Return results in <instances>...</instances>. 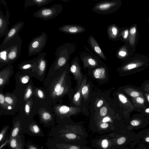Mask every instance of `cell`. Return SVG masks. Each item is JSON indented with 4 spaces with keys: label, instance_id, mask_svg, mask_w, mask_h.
<instances>
[{
    "label": "cell",
    "instance_id": "obj_1",
    "mask_svg": "<svg viewBox=\"0 0 149 149\" xmlns=\"http://www.w3.org/2000/svg\"><path fill=\"white\" fill-rule=\"evenodd\" d=\"M48 136L61 143L83 145L87 143L88 134L82 125L71 122L60 124L52 128Z\"/></svg>",
    "mask_w": 149,
    "mask_h": 149
},
{
    "label": "cell",
    "instance_id": "obj_2",
    "mask_svg": "<svg viewBox=\"0 0 149 149\" xmlns=\"http://www.w3.org/2000/svg\"><path fill=\"white\" fill-rule=\"evenodd\" d=\"M113 132L94 139L91 142L92 147L96 149H116Z\"/></svg>",
    "mask_w": 149,
    "mask_h": 149
},
{
    "label": "cell",
    "instance_id": "obj_3",
    "mask_svg": "<svg viewBox=\"0 0 149 149\" xmlns=\"http://www.w3.org/2000/svg\"><path fill=\"white\" fill-rule=\"evenodd\" d=\"M75 49L74 46L68 43L58 47L55 53L56 57V64L58 67H61L64 65L69 59L70 55L75 52Z\"/></svg>",
    "mask_w": 149,
    "mask_h": 149
},
{
    "label": "cell",
    "instance_id": "obj_4",
    "mask_svg": "<svg viewBox=\"0 0 149 149\" xmlns=\"http://www.w3.org/2000/svg\"><path fill=\"white\" fill-rule=\"evenodd\" d=\"M63 9L62 5L55 4L50 7H42L39 9L33 15L35 17L45 20L51 19L58 15Z\"/></svg>",
    "mask_w": 149,
    "mask_h": 149
},
{
    "label": "cell",
    "instance_id": "obj_5",
    "mask_svg": "<svg viewBox=\"0 0 149 149\" xmlns=\"http://www.w3.org/2000/svg\"><path fill=\"white\" fill-rule=\"evenodd\" d=\"M47 33L43 32L41 35L34 37L28 45L29 56L40 54L47 43Z\"/></svg>",
    "mask_w": 149,
    "mask_h": 149
},
{
    "label": "cell",
    "instance_id": "obj_6",
    "mask_svg": "<svg viewBox=\"0 0 149 149\" xmlns=\"http://www.w3.org/2000/svg\"><path fill=\"white\" fill-rule=\"evenodd\" d=\"M22 40L20 37L15 39L2 49L7 58V62L16 60L19 56L21 50Z\"/></svg>",
    "mask_w": 149,
    "mask_h": 149
},
{
    "label": "cell",
    "instance_id": "obj_7",
    "mask_svg": "<svg viewBox=\"0 0 149 149\" xmlns=\"http://www.w3.org/2000/svg\"><path fill=\"white\" fill-rule=\"evenodd\" d=\"M118 5L116 1H102L95 4L92 11L99 14H108L115 12Z\"/></svg>",
    "mask_w": 149,
    "mask_h": 149
},
{
    "label": "cell",
    "instance_id": "obj_8",
    "mask_svg": "<svg viewBox=\"0 0 149 149\" xmlns=\"http://www.w3.org/2000/svg\"><path fill=\"white\" fill-rule=\"evenodd\" d=\"M24 23L19 22L13 25L9 31L0 46V50L2 49L14 40L20 37L19 33L23 27Z\"/></svg>",
    "mask_w": 149,
    "mask_h": 149
},
{
    "label": "cell",
    "instance_id": "obj_9",
    "mask_svg": "<svg viewBox=\"0 0 149 149\" xmlns=\"http://www.w3.org/2000/svg\"><path fill=\"white\" fill-rule=\"evenodd\" d=\"M46 145L49 149H93L85 145H78L61 143L49 137Z\"/></svg>",
    "mask_w": 149,
    "mask_h": 149
},
{
    "label": "cell",
    "instance_id": "obj_10",
    "mask_svg": "<svg viewBox=\"0 0 149 149\" xmlns=\"http://www.w3.org/2000/svg\"><path fill=\"white\" fill-rule=\"evenodd\" d=\"M5 4L6 9V14L3 15V11L0 10V38H1L6 35L8 32L9 29L8 27L10 24L9 19L10 16L9 11Z\"/></svg>",
    "mask_w": 149,
    "mask_h": 149
},
{
    "label": "cell",
    "instance_id": "obj_11",
    "mask_svg": "<svg viewBox=\"0 0 149 149\" xmlns=\"http://www.w3.org/2000/svg\"><path fill=\"white\" fill-rule=\"evenodd\" d=\"M70 70L77 81V87L78 88L81 84L82 80L79 59L77 57H75L72 60Z\"/></svg>",
    "mask_w": 149,
    "mask_h": 149
},
{
    "label": "cell",
    "instance_id": "obj_12",
    "mask_svg": "<svg viewBox=\"0 0 149 149\" xmlns=\"http://www.w3.org/2000/svg\"><path fill=\"white\" fill-rule=\"evenodd\" d=\"M25 144L24 134L21 133L10 140L6 146L10 149H24Z\"/></svg>",
    "mask_w": 149,
    "mask_h": 149
},
{
    "label": "cell",
    "instance_id": "obj_13",
    "mask_svg": "<svg viewBox=\"0 0 149 149\" xmlns=\"http://www.w3.org/2000/svg\"><path fill=\"white\" fill-rule=\"evenodd\" d=\"M59 30L63 33L72 35L81 33L86 31L83 26L77 24H66L63 25L58 28Z\"/></svg>",
    "mask_w": 149,
    "mask_h": 149
},
{
    "label": "cell",
    "instance_id": "obj_14",
    "mask_svg": "<svg viewBox=\"0 0 149 149\" xmlns=\"http://www.w3.org/2000/svg\"><path fill=\"white\" fill-rule=\"evenodd\" d=\"M25 133L31 136L41 137L45 136L40 126L34 122L26 124Z\"/></svg>",
    "mask_w": 149,
    "mask_h": 149
},
{
    "label": "cell",
    "instance_id": "obj_15",
    "mask_svg": "<svg viewBox=\"0 0 149 149\" xmlns=\"http://www.w3.org/2000/svg\"><path fill=\"white\" fill-rule=\"evenodd\" d=\"M88 42L94 52L102 59L106 60V56L96 39L93 36L90 35L89 36Z\"/></svg>",
    "mask_w": 149,
    "mask_h": 149
},
{
    "label": "cell",
    "instance_id": "obj_16",
    "mask_svg": "<svg viewBox=\"0 0 149 149\" xmlns=\"http://www.w3.org/2000/svg\"><path fill=\"white\" fill-rule=\"evenodd\" d=\"M80 111V108L69 107L65 105L61 106L58 109V111L60 114L67 117L76 114L79 112Z\"/></svg>",
    "mask_w": 149,
    "mask_h": 149
},
{
    "label": "cell",
    "instance_id": "obj_17",
    "mask_svg": "<svg viewBox=\"0 0 149 149\" xmlns=\"http://www.w3.org/2000/svg\"><path fill=\"white\" fill-rule=\"evenodd\" d=\"M88 53L81 54V56L84 68H94L98 65L97 61Z\"/></svg>",
    "mask_w": 149,
    "mask_h": 149
},
{
    "label": "cell",
    "instance_id": "obj_18",
    "mask_svg": "<svg viewBox=\"0 0 149 149\" xmlns=\"http://www.w3.org/2000/svg\"><path fill=\"white\" fill-rule=\"evenodd\" d=\"M86 78L82 80L77 92L74 95L73 98V102L76 106L80 105L81 99V90L83 87L86 85Z\"/></svg>",
    "mask_w": 149,
    "mask_h": 149
},
{
    "label": "cell",
    "instance_id": "obj_19",
    "mask_svg": "<svg viewBox=\"0 0 149 149\" xmlns=\"http://www.w3.org/2000/svg\"><path fill=\"white\" fill-rule=\"evenodd\" d=\"M54 0H26L25 1L24 9L32 5H36L40 7L44 6Z\"/></svg>",
    "mask_w": 149,
    "mask_h": 149
},
{
    "label": "cell",
    "instance_id": "obj_20",
    "mask_svg": "<svg viewBox=\"0 0 149 149\" xmlns=\"http://www.w3.org/2000/svg\"><path fill=\"white\" fill-rule=\"evenodd\" d=\"M107 33L109 38L111 40H115L118 33V29L116 25L111 24L107 28Z\"/></svg>",
    "mask_w": 149,
    "mask_h": 149
},
{
    "label": "cell",
    "instance_id": "obj_21",
    "mask_svg": "<svg viewBox=\"0 0 149 149\" xmlns=\"http://www.w3.org/2000/svg\"><path fill=\"white\" fill-rule=\"evenodd\" d=\"M93 74L94 77L98 79H103L106 77V71L103 67L97 68L94 70Z\"/></svg>",
    "mask_w": 149,
    "mask_h": 149
},
{
    "label": "cell",
    "instance_id": "obj_22",
    "mask_svg": "<svg viewBox=\"0 0 149 149\" xmlns=\"http://www.w3.org/2000/svg\"><path fill=\"white\" fill-rule=\"evenodd\" d=\"M9 127V126L6 125L3 127L1 129L0 133V145L6 140L8 136L7 133Z\"/></svg>",
    "mask_w": 149,
    "mask_h": 149
},
{
    "label": "cell",
    "instance_id": "obj_23",
    "mask_svg": "<svg viewBox=\"0 0 149 149\" xmlns=\"http://www.w3.org/2000/svg\"><path fill=\"white\" fill-rule=\"evenodd\" d=\"M90 92V85L89 84L84 86L81 90V95L84 101L87 100L89 97Z\"/></svg>",
    "mask_w": 149,
    "mask_h": 149
},
{
    "label": "cell",
    "instance_id": "obj_24",
    "mask_svg": "<svg viewBox=\"0 0 149 149\" xmlns=\"http://www.w3.org/2000/svg\"><path fill=\"white\" fill-rule=\"evenodd\" d=\"M25 147L26 149H40L37 145L30 141L26 143Z\"/></svg>",
    "mask_w": 149,
    "mask_h": 149
},
{
    "label": "cell",
    "instance_id": "obj_25",
    "mask_svg": "<svg viewBox=\"0 0 149 149\" xmlns=\"http://www.w3.org/2000/svg\"><path fill=\"white\" fill-rule=\"evenodd\" d=\"M138 64L137 63H133L129 64L124 67V69L126 70H130L137 67Z\"/></svg>",
    "mask_w": 149,
    "mask_h": 149
},
{
    "label": "cell",
    "instance_id": "obj_26",
    "mask_svg": "<svg viewBox=\"0 0 149 149\" xmlns=\"http://www.w3.org/2000/svg\"><path fill=\"white\" fill-rule=\"evenodd\" d=\"M33 59L32 60V61H29L27 63L23 64L22 67V68L23 69H26L31 68L32 67V64H33L35 63H36V62H35L33 64L31 63L33 62Z\"/></svg>",
    "mask_w": 149,
    "mask_h": 149
},
{
    "label": "cell",
    "instance_id": "obj_27",
    "mask_svg": "<svg viewBox=\"0 0 149 149\" xmlns=\"http://www.w3.org/2000/svg\"><path fill=\"white\" fill-rule=\"evenodd\" d=\"M118 98L119 100L122 103L125 104L127 102L126 97L122 94L120 93L118 95Z\"/></svg>",
    "mask_w": 149,
    "mask_h": 149
},
{
    "label": "cell",
    "instance_id": "obj_28",
    "mask_svg": "<svg viewBox=\"0 0 149 149\" xmlns=\"http://www.w3.org/2000/svg\"><path fill=\"white\" fill-rule=\"evenodd\" d=\"M118 54L120 56L124 57L126 56L127 52L124 50H120L118 52Z\"/></svg>",
    "mask_w": 149,
    "mask_h": 149
},
{
    "label": "cell",
    "instance_id": "obj_29",
    "mask_svg": "<svg viewBox=\"0 0 149 149\" xmlns=\"http://www.w3.org/2000/svg\"><path fill=\"white\" fill-rule=\"evenodd\" d=\"M129 35V31L128 30L124 31L122 33V35L124 39L127 38Z\"/></svg>",
    "mask_w": 149,
    "mask_h": 149
},
{
    "label": "cell",
    "instance_id": "obj_30",
    "mask_svg": "<svg viewBox=\"0 0 149 149\" xmlns=\"http://www.w3.org/2000/svg\"><path fill=\"white\" fill-rule=\"evenodd\" d=\"M64 88L63 86H61L58 91L56 93V95L57 96L61 95L64 92Z\"/></svg>",
    "mask_w": 149,
    "mask_h": 149
},
{
    "label": "cell",
    "instance_id": "obj_31",
    "mask_svg": "<svg viewBox=\"0 0 149 149\" xmlns=\"http://www.w3.org/2000/svg\"><path fill=\"white\" fill-rule=\"evenodd\" d=\"M32 93V91L30 88H29L25 96L26 98H29L31 95Z\"/></svg>",
    "mask_w": 149,
    "mask_h": 149
},
{
    "label": "cell",
    "instance_id": "obj_32",
    "mask_svg": "<svg viewBox=\"0 0 149 149\" xmlns=\"http://www.w3.org/2000/svg\"><path fill=\"white\" fill-rule=\"evenodd\" d=\"M130 95L133 97H138L139 95V93L136 91H132L130 93Z\"/></svg>",
    "mask_w": 149,
    "mask_h": 149
},
{
    "label": "cell",
    "instance_id": "obj_33",
    "mask_svg": "<svg viewBox=\"0 0 149 149\" xmlns=\"http://www.w3.org/2000/svg\"><path fill=\"white\" fill-rule=\"evenodd\" d=\"M139 122L137 120H134L132 121L131 124L133 126H138L139 124Z\"/></svg>",
    "mask_w": 149,
    "mask_h": 149
},
{
    "label": "cell",
    "instance_id": "obj_34",
    "mask_svg": "<svg viewBox=\"0 0 149 149\" xmlns=\"http://www.w3.org/2000/svg\"><path fill=\"white\" fill-rule=\"evenodd\" d=\"M136 101L139 104H143L144 100L143 98L140 97H138L136 98Z\"/></svg>",
    "mask_w": 149,
    "mask_h": 149
},
{
    "label": "cell",
    "instance_id": "obj_35",
    "mask_svg": "<svg viewBox=\"0 0 149 149\" xmlns=\"http://www.w3.org/2000/svg\"><path fill=\"white\" fill-rule=\"evenodd\" d=\"M5 100L8 104H11L13 103V101L12 99L9 97H6Z\"/></svg>",
    "mask_w": 149,
    "mask_h": 149
},
{
    "label": "cell",
    "instance_id": "obj_36",
    "mask_svg": "<svg viewBox=\"0 0 149 149\" xmlns=\"http://www.w3.org/2000/svg\"><path fill=\"white\" fill-rule=\"evenodd\" d=\"M130 32L131 35L135 34L136 32V28L134 27L132 28L130 30Z\"/></svg>",
    "mask_w": 149,
    "mask_h": 149
},
{
    "label": "cell",
    "instance_id": "obj_37",
    "mask_svg": "<svg viewBox=\"0 0 149 149\" xmlns=\"http://www.w3.org/2000/svg\"><path fill=\"white\" fill-rule=\"evenodd\" d=\"M27 76L23 77L22 80V82L24 84L27 83L29 81V78Z\"/></svg>",
    "mask_w": 149,
    "mask_h": 149
},
{
    "label": "cell",
    "instance_id": "obj_38",
    "mask_svg": "<svg viewBox=\"0 0 149 149\" xmlns=\"http://www.w3.org/2000/svg\"><path fill=\"white\" fill-rule=\"evenodd\" d=\"M5 99L4 96L2 94H0V103L1 104H3L5 101Z\"/></svg>",
    "mask_w": 149,
    "mask_h": 149
},
{
    "label": "cell",
    "instance_id": "obj_39",
    "mask_svg": "<svg viewBox=\"0 0 149 149\" xmlns=\"http://www.w3.org/2000/svg\"><path fill=\"white\" fill-rule=\"evenodd\" d=\"M38 94L39 97L40 98H43V94L42 91L40 90H39L38 91Z\"/></svg>",
    "mask_w": 149,
    "mask_h": 149
},
{
    "label": "cell",
    "instance_id": "obj_40",
    "mask_svg": "<svg viewBox=\"0 0 149 149\" xmlns=\"http://www.w3.org/2000/svg\"><path fill=\"white\" fill-rule=\"evenodd\" d=\"M25 111L26 113H28L30 111V107L28 104H26L25 107Z\"/></svg>",
    "mask_w": 149,
    "mask_h": 149
},
{
    "label": "cell",
    "instance_id": "obj_41",
    "mask_svg": "<svg viewBox=\"0 0 149 149\" xmlns=\"http://www.w3.org/2000/svg\"><path fill=\"white\" fill-rule=\"evenodd\" d=\"M103 103V101L102 100H101L99 101L97 104V107H101Z\"/></svg>",
    "mask_w": 149,
    "mask_h": 149
},
{
    "label": "cell",
    "instance_id": "obj_42",
    "mask_svg": "<svg viewBox=\"0 0 149 149\" xmlns=\"http://www.w3.org/2000/svg\"><path fill=\"white\" fill-rule=\"evenodd\" d=\"M3 82V79L1 78H0V85H1L2 84Z\"/></svg>",
    "mask_w": 149,
    "mask_h": 149
},
{
    "label": "cell",
    "instance_id": "obj_43",
    "mask_svg": "<svg viewBox=\"0 0 149 149\" xmlns=\"http://www.w3.org/2000/svg\"><path fill=\"white\" fill-rule=\"evenodd\" d=\"M145 140L146 141L149 142V137L146 138Z\"/></svg>",
    "mask_w": 149,
    "mask_h": 149
},
{
    "label": "cell",
    "instance_id": "obj_44",
    "mask_svg": "<svg viewBox=\"0 0 149 149\" xmlns=\"http://www.w3.org/2000/svg\"><path fill=\"white\" fill-rule=\"evenodd\" d=\"M145 111L146 113H149V108L146 109Z\"/></svg>",
    "mask_w": 149,
    "mask_h": 149
},
{
    "label": "cell",
    "instance_id": "obj_45",
    "mask_svg": "<svg viewBox=\"0 0 149 149\" xmlns=\"http://www.w3.org/2000/svg\"><path fill=\"white\" fill-rule=\"evenodd\" d=\"M147 100L149 102V95H148L147 97Z\"/></svg>",
    "mask_w": 149,
    "mask_h": 149
},
{
    "label": "cell",
    "instance_id": "obj_46",
    "mask_svg": "<svg viewBox=\"0 0 149 149\" xmlns=\"http://www.w3.org/2000/svg\"><path fill=\"white\" fill-rule=\"evenodd\" d=\"M11 108H12L10 106H9L8 107V109H11Z\"/></svg>",
    "mask_w": 149,
    "mask_h": 149
},
{
    "label": "cell",
    "instance_id": "obj_47",
    "mask_svg": "<svg viewBox=\"0 0 149 149\" xmlns=\"http://www.w3.org/2000/svg\"></svg>",
    "mask_w": 149,
    "mask_h": 149
}]
</instances>
